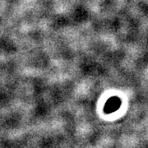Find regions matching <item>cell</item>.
Masks as SVG:
<instances>
[{
  "instance_id": "cell-1",
  "label": "cell",
  "mask_w": 148,
  "mask_h": 148,
  "mask_svg": "<svg viewBox=\"0 0 148 148\" xmlns=\"http://www.w3.org/2000/svg\"><path fill=\"white\" fill-rule=\"evenodd\" d=\"M120 100L117 97H112L110 100H108L106 105L105 106V112L107 114H110L114 111H116L120 106Z\"/></svg>"
}]
</instances>
